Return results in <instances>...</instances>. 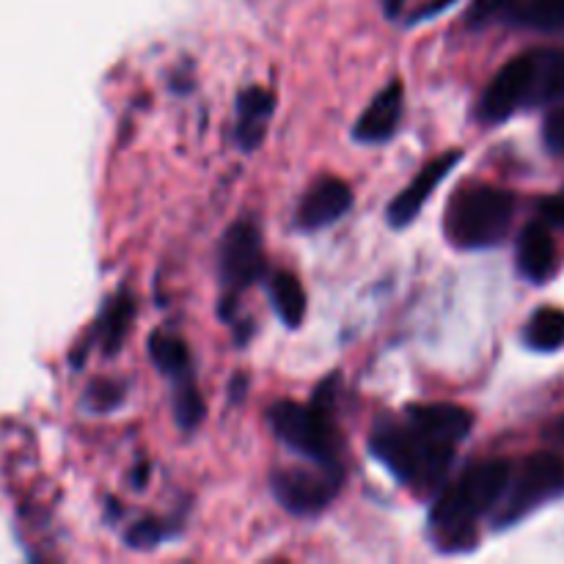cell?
<instances>
[{"label":"cell","instance_id":"277c9868","mask_svg":"<svg viewBox=\"0 0 564 564\" xmlns=\"http://www.w3.org/2000/svg\"><path fill=\"white\" fill-rule=\"evenodd\" d=\"M516 218V196L494 185H474L457 193L446 209V235L457 248L499 246Z\"/></svg>","mask_w":564,"mask_h":564},{"label":"cell","instance_id":"e0dca14e","mask_svg":"<svg viewBox=\"0 0 564 564\" xmlns=\"http://www.w3.org/2000/svg\"><path fill=\"white\" fill-rule=\"evenodd\" d=\"M132 319H135V301H132L130 292H121L108 303V308L99 317V347L108 356H116L121 350L132 328Z\"/></svg>","mask_w":564,"mask_h":564},{"label":"cell","instance_id":"484cf974","mask_svg":"<svg viewBox=\"0 0 564 564\" xmlns=\"http://www.w3.org/2000/svg\"><path fill=\"white\" fill-rule=\"evenodd\" d=\"M540 218H543L545 226L564 229V193H560V196H549L540 202Z\"/></svg>","mask_w":564,"mask_h":564},{"label":"cell","instance_id":"8992f818","mask_svg":"<svg viewBox=\"0 0 564 564\" xmlns=\"http://www.w3.org/2000/svg\"><path fill=\"white\" fill-rule=\"evenodd\" d=\"M218 273L226 295L220 303V314L231 317V303L237 292L251 286L264 273L262 257V231L253 220H237L226 229L218 248Z\"/></svg>","mask_w":564,"mask_h":564},{"label":"cell","instance_id":"ac0fdd59","mask_svg":"<svg viewBox=\"0 0 564 564\" xmlns=\"http://www.w3.org/2000/svg\"><path fill=\"white\" fill-rule=\"evenodd\" d=\"M523 339H527L532 350L540 352H554L564 347V308H538L527 323Z\"/></svg>","mask_w":564,"mask_h":564},{"label":"cell","instance_id":"2e32d148","mask_svg":"<svg viewBox=\"0 0 564 564\" xmlns=\"http://www.w3.org/2000/svg\"><path fill=\"white\" fill-rule=\"evenodd\" d=\"M268 295L281 323L290 325V328H297L303 323V317H306V292H303L301 281L290 270H275L270 275Z\"/></svg>","mask_w":564,"mask_h":564},{"label":"cell","instance_id":"4fadbf2b","mask_svg":"<svg viewBox=\"0 0 564 564\" xmlns=\"http://www.w3.org/2000/svg\"><path fill=\"white\" fill-rule=\"evenodd\" d=\"M275 110L273 91L262 86H251L237 97V130L235 138L240 149L253 152L262 147L264 135H268V121Z\"/></svg>","mask_w":564,"mask_h":564},{"label":"cell","instance_id":"7c38bea8","mask_svg":"<svg viewBox=\"0 0 564 564\" xmlns=\"http://www.w3.org/2000/svg\"><path fill=\"white\" fill-rule=\"evenodd\" d=\"M402 102H405V88L400 80H391L358 116L352 135L361 143H386L400 127Z\"/></svg>","mask_w":564,"mask_h":564},{"label":"cell","instance_id":"30bf717a","mask_svg":"<svg viewBox=\"0 0 564 564\" xmlns=\"http://www.w3.org/2000/svg\"><path fill=\"white\" fill-rule=\"evenodd\" d=\"M352 207V191L339 176H319L297 207V226L306 231L325 229L345 218Z\"/></svg>","mask_w":564,"mask_h":564},{"label":"cell","instance_id":"4316f807","mask_svg":"<svg viewBox=\"0 0 564 564\" xmlns=\"http://www.w3.org/2000/svg\"><path fill=\"white\" fill-rule=\"evenodd\" d=\"M551 438H556L560 444H564V416H560L554 422V427H551Z\"/></svg>","mask_w":564,"mask_h":564},{"label":"cell","instance_id":"5b68a950","mask_svg":"<svg viewBox=\"0 0 564 564\" xmlns=\"http://www.w3.org/2000/svg\"><path fill=\"white\" fill-rule=\"evenodd\" d=\"M564 490V460L554 452H538L521 463L518 471L510 474L505 496L496 507V527H512L529 512L543 507L545 501L556 499Z\"/></svg>","mask_w":564,"mask_h":564},{"label":"cell","instance_id":"52a82bcc","mask_svg":"<svg viewBox=\"0 0 564 564\" xmlns=\"http://www.w3.org/2000/svg\"><path fill=\"white\" fill-rule=\"evenodd\" d=\"M273 485V496L286 512L292 516H319L325 507L334 501L336 490L341 485V471L336 468L317 466V471L308 468H281L270 479Z\"/></svg>","mask_w":564,"mask_h":564},{"label":"cell","instance_id":"44dd1931","mask_svg":"<svg viewBox=\"0 0 564 564\" xmlns=\"http://www.w3.org/2000/svg\"><path fill=\"white\" fill-rule=\"evenodd\" d=\"M516 20L540 31H556L564 28V0H523Z\"/></svg>","mask_w":564,"mask_h":564},{"label":"cell","instance_id":"8fae6325","mask_svg":"<svg viewBox=\"0 0 564 564\" xmlns=\"http://www.w3.org/2000/svg\"><path fill=\"white\" fill-rule=\"evenodd\" d=\"M405 422L422 430L430 438L441 441V444L460 446L468 438L474 427L471 411L460 405H449V402H427V405H411L405 411Z\"/></svg>","mask_w":564,"mask_h":564},{"label":"cell","instance_id":"9c48e42d","mask_svg":"<svg viewBox=\"0 0 564 564\" xmlns=\"http://www.w3.org/2000/svg\"><path fill=\"white\" fill-rule=\"evenodd\" d=\"M460 160H463V152H457V149H449V152H444V154H438L435 160H430V163L419 171L416 180L408 182L405 191H402L400 196L389 204V209H386V215H389V224L394 226V229H402V226L413 224V220L419 218V213H422L424 204H427V198L433 196L435 187H438L441 182L449 176V171L455 169Z\"/></svg>","mask_w":564,"mask_h":564},{"label":"cell","instance_id":"cb8c5ba5","mask_svg":"<svg viewBox=\"0 0 564 564\" xmlns=\"http://www.w3.org/2000/svg\"><path fill=\"white\" fill-rule=\"evenodd\" d=\"M163 540V527L158 521H141L127 532V545L132 549H154Z\"/></svg>","mask_w":564,"mask_h":564},{"label":"cell","instance_id":"83f0119b","mask_svg":"<svg viewBox=\"0 0 564 564\" xmlns=\"http://www.w3.org/2000/svg\"><path fill=\"white\" fill-rule=\"evenodd\" d=\"M402 0H386V14L389 17H397V11H400Z\"/></svg>","mask_w":564,"mask_h":564},{"label":"cell","instance_id":"6da1fadb","mask_svg":"<svg viewBox=\"0 0 564 564\" xmlns=\"http://www.w3.org/2000/svg\"><path fill=\"white\" fill-rule=\"evenodd\" d=\"M512 466L510 460H482L477 466L466 468L452 482L444 494L435 499L430 521L446 538V543H455L452 551L463 549L460 543L474 540V523L485 512L494 510L505 496L507 482H510Z\"/></svg>","mask_w":564,"mask_h":564},{"label":"cell","instance_id":"7a4b0ae2","mask_svg":"<svg viewBox=\"0 0 564 564\" xmlns=\"http://www.w3.org/2000/svg\"><path fill=\"white\" fill-rule=\"evenodd\" d=\"M372 452L402 485L422 494L438 488L455 460V446L430 438L411 422H380L372 433Z\"/></svg>","mask_w":564,"mask_h":564},{"label":"cell","instance_id":"ffe728a7","mask_svg":"<svg viewBox=\"0 0 564 564\" xmlns=\"http://www.w3.org/2000/svg\"><path fill=\"white\" fill-rule=\"evenodd\" d=\"M174 416L182 430H196L204 419V400L193 372L174 380Z\"/></svg>","mask_w":564,"mask_h":564},{"label":"cell","instance_id":"3957f363","mask_svg":"<svg viewBox=\"0 0 564 564\" xmlns=\"http://www.w3.org/2000/svg\"><path fill=\"white\" fill-rule=\"evenodd\" d=\"M319 394L312 405H301V402L281 400L273 402L268 411L270 427H273L275 438L281 444L290 446L306 460L317 463V466L336 468L341 471L339 463V435L334 427V413H330V386H319Z\"/></svg>","mask_w":564,"mask_h":564},{"label":"cell","instance_id":"d6986e66","mask_svg":"<svg viewBox=\"0 0 564 564\" xmlns=\"http://www.w3.org/2000/svg\"><path fill=\"white\" fill-rule=\"evenodd\" d=\"M149 356H152V361L158 364L160 372L169 375L171 380L193 372L191 350H187L185 341L174 334H163V330L152 334V339H149Z\"/></svg>","mask_w":564,"mask_h":564},{"label":"cell","instance_id":"7402d4cb","mask_svg":"<svg viewBox=\"0 0 564 564\" xmlns=\"http://www.w3.org/2000/svg\"><path fill=\"white\" fill-rule=\"evenodd\" d=\"M521 3L523 0H474L466 20L471 28H485L496 20H505V17H516Z\"/></svg>","mask_w":564,"mask_h":564},{"label":"cell","instance_id":"d4e9b609","mask_svg":"<svg viewBox=\"0 0 564 564\" xmlns=\"http://www.w3.org/2000/svg\"><path fill=\"white\" fill-rule=\"evenodd\" d=\"M543 138H545V147H549L551 152L564 154V105L549 113V119H545V127H543Z\"/></svg>","mask_w":564,"mask_h":564},{"label":"cell","instance_id":"9a60e30c","mask_svg":"<svg viewBox=\"0 0 564 564\" xmlns=\"http://www.w3.org/2000/svg\"><path fill=\"white\" fill-rule=\"evenodd\" d=\"M562 99H564V47L534 50L529 105L562 102Z\"/></svg>","mask_w":564,"mask_h":564},{"label":"cell","instance_id":"5bb4252c","mask_svg":"<svg viewBox=\"0 0 564 564\" xmlns=\"http://www.w3.org/2000/svg\"><path fill=\"white\" fill-rule=\"evenodd\" d=\"M556 268V246L545 224H529L518 237V270L534 284L551 279Z\"/></svg>","mask_w":564,"mask_h":564},{"label":"cell","instance_id":"ba28073f","mask_svg":"<svg viewBox=\"0 0 564 564\" xmlns=\"http://www.w3.org/2000/svg\"><path fill=\"white\" fill-rule=\"evenodd\" d=\"M529 91H532V53H523L496 72L479 99V116L488 124H499L518 108L529 105Z\"/></svg>","mask_w":564,"mask_h":564},{"label":"cell","instance_id":"603a6c76","mask_svg":"<svg viewBox=\"0 0 564 564\" xmlns=\"http://www.w3.org/2000/svg\"><path fill=\"white\" fill-rule=\"evenodd\" d=\"M121 397H124L121 386L110 383V380H94V383L88 386L83 405H86L88 411H94V413H108V411H113L116 405H119Z\"/></svg>","mask_w":564,"mask_h":564}]
</instances>
